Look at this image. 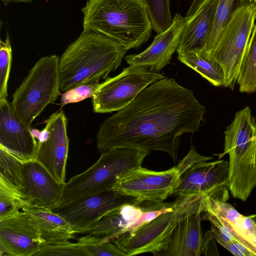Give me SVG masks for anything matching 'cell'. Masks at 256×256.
Listing matches in <instances>:
<instances>
[{"label": "cell", "instance_id": "1", "mask_svg": "<svg viewBox=\"0 0 256 256\" xmlns=\"http://www.w3.org/2000/svg\"><path fill=\"white\" fill-rule=\"evenodd\" d=\"M205 112L192 90L165 77L100 124L97 146L101 152L118 147L160 151L176 162L180 136L198 132Z\"/></svg>", "mask_w": 256, "mask_h": 256}, {"label": "cell", "instance_id": "2", "mask_svg": "<svg viewBox=\"0 0 256 256\" xmlns=\"http://www.w3.org/2000/svg\"><path fill=\"white\" fill-rule=\"evenodd\" d=\"M128 50L102 34L83 30L59 58L60 92L106 80Z\"/></svg>", "mask_w": 256, "mask_h": 256}, {"label": "cell", "instance_id": "3", "mask_svg": "<svg viewBox=\"0 0 256 256\" xmlns=\"http://www.w3.org/2000/svg\"><path fill=\"white\" fill-rule=\"evenodd\" d=\"M82 12L84 30L102 34L128 50L150 37L152 28L142 0H88Z\"/></svg>", "mask_w": 256, "mask_h": 256}, {"label": "cell", "instance_id": "4", "mask_svg": "<svg viewBox=\"0 0 256 256\" xmlns=\"http://www.w3.org/2000/svg\"><path fill=\"white\" fill-rule=\"evenodd\" d=\"M229 156L232 196L246 202L256 187V118L246 106L238 111L224 131V152Z\"/></svg>", "mask_w": 256, "mask_h": 256}, {"label": "cell", "instance_id": "5", "mask_svg": "<svg viewBox=\"0 0 256 256\" xmlns=\"http://www.w3.org/2000/svg\"><path fill=\"white\" fill-rule=\"evenodd\" d=\"M149 153L124 147L114 148L102 152L92 166L64 184L62 196L56 206L112 190L120 178L141 167L144 160Z\"/></svg>", "mask_w": 256, "mask_h": 256}, {"label": "cell", "instance_id": "6", "mask_svg": "<svg viewBox=\"0 0 256 256\" xmlns=\"http://www.w3.org/2000/svg\"><path fill=\"white\" fill-rule=\"evenodd\" d=\"M59 58L55 55L40 58L12 96L13 110L28 127L61 94Z\"/></svg>", "mask_w": 256, "mask_h": 256}, {"label": "cell", "instance_id": "7", "mask_svg": "<svg viewBox=\"0 0 256 256\" xmlns=\"http://www.w3.org/2000/svg\"><path fill=\"white\" fill-rule=\"evenodd\" d=\"M206 196H178L172 211L160 214L132 234L124 233L112 242L126 256L154 254L164 246L180 220L192 214L204 212Z\"/></svg>", "mask_w": 256, "mask_h": 256}, {"label": "cell", "instance_id": "8", "mask_svg": "<svg viewBox=\"0 0 256 256\" xmlns=\"http://www.w3.org/2000/svg\"><path fill=\"white\" fill-rule=\"evenodd\" d=\"M256 20V7L252 4L237 10L220 32L210 51L222 66L225 87L234 90L241 64Z\"/></svg>", "mask_w": 256, "mask_h": 256}, {"label": "cell", "instance_id": "9", "mask_svg": "<svg viewBox=\"0 0 256 256\" xmlns=\"http://www.w3.org/2000/svg\"><path fill=\"white\" fill-rule=\"evenodd\" d=\"M165 78L147 67L130 65L118 75L100 83L91 98L93 112L109 113L126 108L146 88Z\"/></svg>", "mask_w": 256, "mask_h": 256}, {"label": "cell", "instance_id": "10", "mask_svg": "<svg viewBox=\"0 0 256 256\" xmlns=\"http://www.w3.org/2000/svg\"><path fill=\"white\" fill-rule=\"evenodd\" d=\"M144 200L110 190L82 198L72 203L50 209L66 220L76 234H84L95 227L106 213L125 204H136Z\"/></svg>", "mask_w": 256, "mask_h": 256}, {"label": "cell", "instance_id": "11", "mask_svg": "<svg viewBox=\"0 0 256 256\" xmlns=\"http://www.w3.org/2000/svg\"><path fill=\"white\" fill-rule=\"evenodd\" d=\"M230 192L228 161L218 160L200 162L188 168L180 176L172 194L203 195L226 202Z\"/></svg>", "mask_w": 256, "mask_h": 256}, {"label": "cell", "instance_id": "12", "mask_svg": "<svg viewBox=\"0 0 256 256\" xmlns=\"http://www.w3.org/2000/svg\"><path fill=\"white\" fill-rule=\"evenodd\" d=\"M62 110L52 114L40 132L34 159L59 182L64 184L69 139Z\"/></svg>", "mask_w": 256, "mask_h": 256}, {"label": "cell", "instance_id": "13", "mask_svg": "<svg viewBox=\"0 0 256 256\" xmlns=\"http://www.w3.org/2000/svg\"><path fill=\"white\" fill-rule=\"evenodd\" d=\"M180 176L176 166L164 171L141 166L120 178L112 190L144 200L162 202L172 195Z\"/></svg>", "mask_w": 256, "mask_h": 256}, {"label": "cell", "instance_id": "14", "mask_svg": "<svg viewBox=\"0 0 256 256\" xmlns=\"http://www.w3.org/2000/svg\"><path fill=\"white\" fill-rule=\"evenodd\" d=\"M44 242L27 214L19 210L0 220V256H32Z\"/></svg>", "mask_w": 256, "mask_h": 256}, {"label": "cell", "instance_id": "15", "mask_svg": "<svg viewBox=\"0 0 256 256\" xmlns=\"http://www.w3.org/2000/svg\"><path fill=\"white\" fill-rule=\"evenodd\" d=\"M23 199L30 205L52 208L58 204L64 184L35 159L22 162Z\"/></svg>", "mask_w": 256, "mask_h": 256}, {"label": "cell", "instance_id": "16", "mask_svg": "<svg viewBox=\"0 0 256 256\" xmlns=\"http://www.w3.org/2000/svg\"><path fill=\"white\" fill-rule=\"evenodd\" d=\"M186 21L185 17L176 13L170 26L164 32L158 34L151 44L144 51L124 56L126 63L146 66L152 71L159 72L170 63L172 54L178 49Z\"/></svg>", "mask_w": 256, "mask_h": 256}, {"label": "cell", "instance_id": "17", "mask_svg": "<svg viewBox=\"0 0 256 256\" xmlns=\"http://www.w3.org/2000/svg\"><path fill=\"white\" fill-rule=\"evenodd\" d=\"M38 142L8 100H0V145L22 162L34 159Z\"/></svg>", "mask_w": 256, "mask_h": 256}, {"label": "cell", "instance_id": "18", "mask_svg": "<svg viewBox=\"0 0 256 256\" xmlns=\"http://www.w3.org/2000/svg\"><path fill=\"white\" fill-rule=\"evenodd\" d=\"M204 212H198L180 220L168 242L156 256H200L202 254L203 236L201 222Z\"/></svg>", "mask_w": 256, "mask_h": 256}, {"label": "cell", "instance_id": "19", "mask_svg": "<svg viewBox=\"0 0 256 256\" xmlns=\"http://www.w3.org/2000/svg\"><path fill=\"white\" fill-rule=\"evenodd\" d=\"M219 0H206L196 12L186 19L178 46V55L206 50L214 22Z\"/></svg>", "mask_w": 256, "mask_h": 256}, {"label": "cell", "instance_id": "20", "mask_svg": "<svg viewBox=\"0 0 256 256\" xmlns=\"http://www.w3.org/2000/svg\"><path fill=\"white\" fill-rule=\"evenodd\" d=\"M44 242L58 244L68 243L76 234L71 224L50 208L28 205L23 208Z\"/></svg>", "mask_w": 256, "mask_h": 256}, {"label": "cell", "instance_id": "21", "mask_svg": "<svg viewBox=\"0 0 256 256\" xmlns=\"http://www.w3.org/2000/svg\"><path fill=\"white\" fill-rule=\"evenodd\" d=\"M161 202L144 200L136 204H125L104 214L88 233L113 242L126 232L142 212Z\"/></svg>", "mask_w": 256, "mask_h": 256}, {"label": "cell", "instance_id": "22", "mask_svg": "<svg viewBox=\"0 0 256 256\" xmlns=\"http://www.w3.org/2000/svg\"><path fill=\"white\" fill-rule=\"evenodd\" d=\"M178 60L216 86H225L223 69L212 53L204 50L178 55Z\"/></svg>", "mask_w": 256, "mask_h": 256}, {"label": "cell", "instance_id": "23", "mask_svg": "<svg viewBox=\"0 0 256 256\" xmlns=\"http://www.w3.org/2000/svg\"><path fill=\"white\" fill-rule=\"evenodd\" d=\"M0 181L20 193L23 188L22 161L0 145Z\"/></svg>", "mask_w": 256, "mask_h": 256}, {"label": "cell", "instance_id": "24", "mask_svg": "<svg viewBox=\"0 0 256 256\" xmlns=\"http://www.w3.org/2000/svg\"><path fill=\"white\" fill-rule=\"evenodd\" d=\"M250 4V0H219L212 28L208 40L206 50L213 48L222 30L232 14L239 8Z\"/></svg>", "mask_w": 256, "mask_h": 256}, {"label": "cell", "instance_id": "25", "mask_svg": "<svg viewBox=\"0 0 256 256\" xmlns=\"http://www.w3.org/2000/svg\"><path fill=\"white\" fill-rule=\"evenodd\" d=\"M151 22L152 28L160 34L172 24L173 18L170 10V0H142Z\"/></svg>", "mask_w": 256, "mask_h": 256}, {"label": "cell", "instance_id": "26", "mask_svg": "<svg viewBox=\"0 0 256 256\" xmlns=\"http://www.w3.org/2000/svg\"><path fill=\"white\" fill-rule=\"evenodd\" d=\"M77 242L88 256H126L114 244L90 234L80 238Z\"/></svg>", "mask_w": 256, "mask_h": 256}, {"label": "cell", "instance_id": "27", "mask_svg": "<svg viewBox=\"0 0 256 256\" xmlns=\"http://www.w3.org/2000/svg\"><path fill=\"white\" fill-rule=\"evenodd\" d=\"M238 78L246 84L256 88V23L242 59Z\"/></svg>", "mask_w": 256, "mask_h": 256}, {"label": "cell", "instance_id": "28", "mask_svg": "<svg viewBox=\"0 0 256 256\" xmlns=\"http://www.w3.org/2000/svg\"><path fill=\"white\" fill-rule=\"evenodd\" d=\"M28 205L19 192L0 181V220L12 216Z\"/></svg>", "mask_w": 256, "mask_h": 256}, {"label": "cell", "instance_id": "29", "mask_svg": "<svg viewBox=\"0 0 256 256\" xmlns=\"http://www.w3.org/2000/svg\"><path fill=\"white\" fill-rule=\"evenodd\" d=\"M12 48L10 36L7 34L4 41H0V100H7L8 84L11 69Z\"/></svg>", "mask_w": 256, "mask_h": 256}, {"label": "cell", "instance_id": "30", "mask_svg": "<svg viewBox=\"0 0 256 256\" xmlns=\"http://www.w3.org/2000/svg\"><path fill=\"white\" fill-rule=\"evenodd\" d=\"M38 256H88V254L78 242L58 244L43 242L40 250L34 255Z\"/></svg>", "mask_w": 256, "mask_h": 256}, {"label": "cell", "instance_id": "31", "mask_svg": "<svg viewBox=\"0 0 256 256\" xmlns=\"http://www.w3.org/2000/svg\"><path fill=\"white\" fill-rule=\"evenodd\" d=\"M100 82L83 84L61 94L60 106L78 102L87 98H91Z\"/></svg>", "mask_w": 256, "mask_h": 256}, {"label": "cell", "instance_id": "32", "mask_svg": "<svg viewBox=\"0 0 256 256\" xmlns=\"http://www.w3.org/2000/svg\"><path fill=\"white\" fill-rule=\"evenodd\" d=\"M212 156H202L198 154L194 146L192 144L191 148L188 153L180 160L176 166L181 176L186 170L195 164L200 162H206L212 159Z\"/></svg>", "mask_w": 256, "mask_h": 256}, {"label": "cell", "instance_id": "33", "mask_svg": "<svg viewBox=\"0 0 256 256\" xmlns=\"http://www.w3.org/2000/svg\"><path fill=\"white\" fill-rule=\"evenodd\" d=\"M216 240L212 231H208L203 237L202 254L204 256H218Z\"/></svg>", "mask_w": 256, "mask_h": 256}, {"label": "cell", "instance_id": "34", "mask_svg": "<svg viewBox=\"0 0 256 256\" xmlns=\"http://www.w3.org/2000/svg\"><path fill=\"white\" fill-rule=\"evenodd\" d=\"M205 0H193L185 18L188 19L193 16Z\"/></svg>", "mask_w": 256, "mask_h": 256}, {"label": "cell", "instance_id": "35", "mask_svg": "<svg viewBox=\"0 0 256 256\" xmlns=\"http://www.w3.org/2000/svg\"><path fill=\"white\" fill-rule=\"evenodd\" d=\"M32 0H2V1L3 2V3L6 5L8 4L10 2H28L32 1Z\"/></svg>", "mask_w": 256, "mask_h": 256}, {"label": "cell", "instance_id": "36", "mask_svg": "<svg viewBox=\"0 0 256 256\" xmlns=\"http://www.w3.org/2000/svg\"><path fill=\"white\" fill-rule=\"evenodd\" d=\"M250 4H254L256 7V0H250Z\"/></svg>", "mask_w": 256, "mask_h": 256}, {"label": "cell", "instance_id": "37", "mask_svg": "<svg viewBox=\"0 0 256 256\" xmlns=\"http://www.w3.org/2000/svg\"><path fill=\"white\" fill-rule=\"evenodd\" d=\"M253 218H254V220H255V221L256 222V214H254V215H252Z\"/></svg>", "mask_w": 256, "mask_h": 256}]
</instances>
